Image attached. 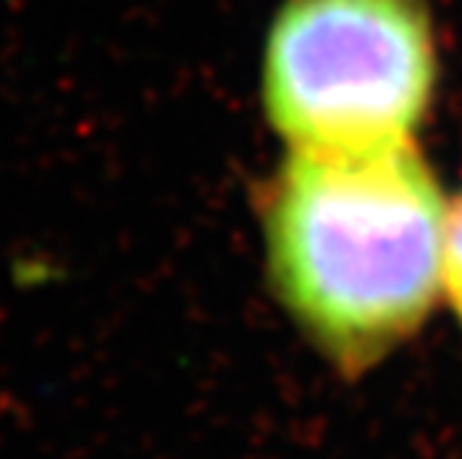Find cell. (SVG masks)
Instances as JSON below:
<instances>
[{"label": "cell", "mask_w": 462, "mask_h": 459, "mask_svg": "<svg viewBox=\"0 0 462 459\" xmlns=\"http://www.w3.org/2000/svg\"><path fill=\"white\" fill-rule=\"evenodd\" d=\"M448 200L415 143L364 155L290 150L263 209L283 310L343 373L379 364L441 292Z\"/></svg>", "instance_id": "cell-1"}, {"label": "cell", "mask_w": 462, "mask_h": 459, "mask_svg": "<svg viewBox=\"0 0 462 459\" xmlns=\"http://www.w3.org/2000/svg\"><path fill=\"white\" fill-rule=\"evenodd\" d=\"M427 0H287L263 60V105L301 152L411 143L436 90Z\"/></svg>", "instance_id": "cell-2"}, {"label": "cell", "mask_w": 462, "mask_h": 459, "mask_svg": "<svg viewBox=\"0 0 462 459\" xmlns=\"http://www.w3.org/2000/svg\"><path fill=\"white\" fill-rule=\"evenodd\" d=\"M441 292L448 296L457 319L462 322V194L448 209L445 230V269H441Z\"/></svg>", "instance_id": "cell-3"}]
</instances>
